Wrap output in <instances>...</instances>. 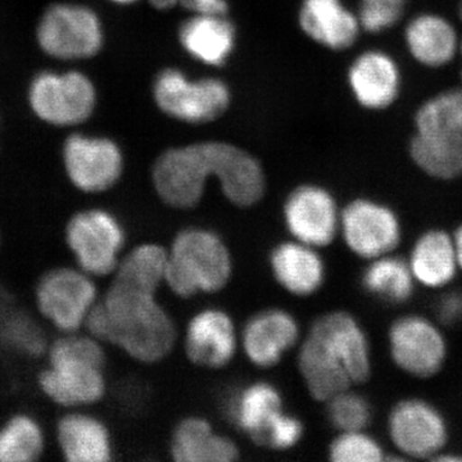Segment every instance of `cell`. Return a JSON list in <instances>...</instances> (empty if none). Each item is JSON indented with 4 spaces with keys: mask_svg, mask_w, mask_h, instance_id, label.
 Segmentation results:
<instances>
[{
    "mask_svg": "<svg viewBox=\"0 0 462 462\" xmlns=\"http://www.w3.org/2000/svg\"><path fill=\"white\" fill-rule=\"evenodd\" d=\"M458 14H460V18L462 20V0H461V3H460V7H458Z\"/></svg>",
    "mask_w": 462,
    "mask_h": 462,
    "instance_id": "cell-40",
    "label": "cell"
},
{
    "mask_svg": "<svg viewBox=\"0 0 462 462\" xmlns=\"http://www.w3.org/2000/svg\"><path fill=\"white\" fill-rule=\"evenodd\" d=\"M407 50L422 66L439 69L448 65L461 51L455 26L438 14H419L404 29Z\"/></svg>",
    "mask_w": 462,
    "mask_h": 462,
    "instance_id": "cell-22",
    "label": "cell"
},
{
    "mask_svg": "<svg viewBox=\"0 0 462 462\" xmlns=\"http://www.w3.org/2000/svg\"><path fill=\"white\" fill-rule=\"evenodd\" d=\"M327 402L329 421L337 430H365L372 421L373 411L369 401L349 389L331 397Z\"/></svg>",
    "mask_w": 462,
    "mask_h": 462,
    "instance_id": "cell-31",
    "label": "cell"
},
{
    "mask_svg": "<svg viewBox=\"0 0 462 462\" xmlns=\"http://www.w3.org/2000/svg\"><path fill=\"white\" fill-rule=\"evenodd\" d=\"M63 239L79 269L94 279L103 278L117 269L125 231L111 212L87 208L69 216Z\"/></svg>",
    "mask_w": 462,
    "mask_h": 462,
    "instance_id": "cell-8",
    "label": "cell"
},
{
    "mask_svg": "<svg viewBox=\"0 0 462 462\" xmlns=\"http://www.w3.org/2000/svg\"><path fill=\"white\" fill-rule=\"evenodd\" d=\"M182 48L194 60L209 66H221L233 53L236 27L225 14H196L179 30Z\"/></svg>",
    "mask_w": 462,
    "mask_h": 462,
    "instance_id": "cell-23",
    "label": "cell"
},
{
    "mask_svg": "<svg viewBox=\"0 0 462 462\" xmlns=\"http://www.w3.org/2000/svg\"><path fill=\"white\" fill-rule=\"evenodd\" d=\"M392 360L416 378H430L442 370L447 343L439 328L420 315L397 319L389 329Z\"/></svg>",
    "mask_w": 462,
    "mask_h": 462,
    "instance_id": "cell-13",
    "label": "cell"
},
{
    "mask_svg": "<svg viewBox=\"0 0 462 462\" xmlns=\"http://www.w3.org/2000/svg\"><path fill=\"white\" fill-rule=\"evenodd\" d=\"M284 218L291 236L311 247L330 245L340 224L336 200L318 185H302L291 193L285 202Z\"/></svg>",
    "mask_w": 462,
    "mask_h": 462,
    "instance_id": "cell-16",
    "label": "cell"
},
{
    "mask_svg": "<svg viewBox=\"0 0 462 462\" xmlns=\"http://www.w3.org/2000/svg\"><path fill=\"white\" fill-rule=\"evenodd\" d=\"M171 454L179 462H231L239 451L229 438L216 434L205 419L188 418L173 431Z\"/></svg>",
    "mask_w": 462,
    "mask_h": 462,
    "instance_id": "cell-26",
    "label": "cell"
},
{
    "mask_svg": "<svg viewBox=\"0 0 462 462\" xmlns=\"http://www.w3.org/2000/svg\"><path fill=\"white\" fill-rule=\"evenodd\" d=\"M454 238L456 257H457L458 269L462 270V224L455 231Z\"/></svg>",
    "mask_w": 462,
    "mask_h": 462,
    "instance_id": "cell-37",
    "label": "cell"
},
{
    "mask_svg": "<svg viewBox=\"0 0 462 462\" xmlns=\"http://www.w3.org/2000/svg\"><path fill=\"white\" fill-rule=\"evenodd\" d=\"M27 98L32 114L42 123L75 126L93 115L97 90L83 72L42 71L33 76Z\"/></svg>",
    "mask_w": 462,
    "mask_h": 462,
    "instance_id": "cell-10",
    "label": "cell"
},
{
    "mask_svg": "<svg viewBox=\"0 0 462 462\" xmlns=\"http://www.w3.org/2000/svg\"><path fill=\"white\" fill-rule=\"evenodd\" d=\"M302 434V422L293 418V416L284 415L282 411L264 431L261 445L269 446L275 449L291 448L297 442H300Z\"/></svg>",
    "mask_w": 462,
    "mask_h": 462,
    "instance_id": "cell-34",
    "label": "cell"
},
{
    "mask_svg": "<svg viewBox=\"0 0 462 462\" xmlns=\"http://www.w3.org/2000/svg\"><path fill=\"white\" fill-rule=\"evenodd\" d=\"M62 158L67 179L83 193L107 191L123 175V152L108 138L74 134L63 144Z\"/></svg>",
    "mask_w": 462,
    "mask_h": 462,
    "instance_id": "cell-12",
    "label": "cell"
},
{
    "mask_svg": "<svg viewBox=\"0 0 462 462\" xmlns=\"http://www.w3.org/2000/svg\"><path fill=\"white\" fill-rule=\"evenodd\" d=\"M415 282L409 263L392 254L374 258L363 273L365 291L387 305L407 302L412 297Z\"/></svg>",
    "mask_w": 462,
    "mask_h": 462,
    "instance_id": "cell-29",
    "label": "cell"
},
{
    "mask_svg": "<svg viewBox=\"0 0 462 462\" xmlns=\"http://www.w3.org/2000/svg\"><path fill=\"white\" fill-rule=\"evenodd\" d=\"M298 367L310 394L318 401H329L367 382L372 351L360 322L345 311L319 318L300 346Z\"/></svg>",
    "mask_w": 462,
    "mask_h": 462,
    "instance_id": "cell-3",
    "label": "cell"
},
{
    "mask_svg": "<svg viewBox=\"0 0 462 462\" xmlns=\"http://www.w3.org/2000/svg\"><path fill=\"white\" fill-rule=\"evenodd\" d=\"M410 154L416 166L431 178H461L462 88L442 91L419 108Z\"/></svg>",
    "mask_w": 462,
    "mask_h": 462,
    "instance_id": "cell-5",
    "label": "cell"
},
{
    "mask_svg": "<svg viewBox=\"0 0 462 462\" xmlns=\"http://www.w3.org/2000/svg\"><path fill=\"white\" fill-rule=\"evenodd\" d=\"M339 226L348 248L367 260L391 254L402 239L396 212L373 199H356L346 205Z\"/></svg>",
    "mask_w": 462,
    "mask_h": 462,
    "instance_id": "cell-14",
    "label": "cell"
},
{
    "mask_svg": "<svg viewBox=\"0 0 462 462\" xmlns=\"http://www.w3.org/2000/svg\"><path fill=\"white\" fill-rule=\"evenodd\" d=\"M48 443L47 430L32 412L12 413L0 424V462L42 460Z\"/></svg>",
    "mask_w": 462,
    "mask_h": 462,
    "instance_id": "cell-28",
    "label": "cell"
},
{
    "mask_svg": "<svg viewBox=\"0 0 462 462\" xmlns=\"http://www.w3.org/2000/svg\"><path fill=\"white\" fill-rule=\"evenodd\" d=\"M461 80H462V72H461Z\"/></svg>",
    "mask_w": 462,
    "mask_h": 462,
    "instance_id": "cell-42",
    "label": "cell"
},
{
    "mask_svg": "<svg viewBox=\"0 0 462 462\" xmlns=\"http://www.w3.org/2000/svg\"><path fill=\"white\" fill-rule=\"evenodd\" d=\"M156 105L163 114L189 124L214 121L227 111L229 87L218 79L189 80L176 69H165L153 84Z\"/></svg>",
    "mask_w": 462,
    "mask_h": 462,
    "instance_id": "cell-11",
    "label": "cell"
},
{
    "mask_svg": "<svg viewBox=\"0 0 462 462\" xmlns=\"http://www.w3.org/2000/svg\"><path fill=\"white\" fill-rule=\"evenodd\" d=\"M105 343L85 330L57 334L48 343L36 387L45 400L62 410L87 409L107 391Z\"/></svg>",
    "mask_w": 462,
    "mask_h": 462,
    "instance_id": "cell-4",
    "label": "cell"
},
{
    "mask_svg": "<svg viewBox=\"0 0 462 462\" xmlns=\"http://www.w3.org/2000/svg\"><path fill=\"white\" fill-rule=\"evenodd\" d=\"M209 178L217 179L225 197L240 207L257 203L266 187L256 158L229 143L202 142L171 148L153 166L158 196L175 208L199 205Z\"/></svg>",
    "mask_w": 462,
    "mask_h": 462,
    "instance_id": "cell-1",
    "label": "cell"
},
{
    "mask_svg": "<svg viewBox=\"0 0 462 462\" xmlns=\"http://www.w3.org/2000/svg\"><path fill=\"white\" fill-rule=\"evenodd\" d=\"M270 263L279 284L296 296H310L324 282V263L311 245L305 243L287 242L276 245Z\"/></svg>",
    "mask_w": 462,
    "mask_h": 462,
    "instance_id": "cell-24",
    "label": "cell"
},
{
    "mask_svg": "<svg viewBox=\"0 0 462 462\" xmlns=\"http://www.w3.org/2000/svg\"><path fill=\"white\" fill-rule=\"evenodd\" d=\"M99 300L93 276L74 266L50 267L32 289L35 314L57 334L85 330L88 318Z\"/></svg>",
    "mask_w": 462,
    "mask_h": 462,
    "instance_id": "cell-7",
    "label": "cell"
},
{
    "mask_svg": "<svg viewBox=\"0 0 462 462\" xmlns=\"http://www.w3.org/2000/svg\"><path fill=\"white\" fill-rule=\"evenodd\" d=\"M179 5L194 14H226L229 9L226 0H179Z\"/></svg>",
    "mask_w": 462,
    "mask_h": 462,
    "instance_id": "cell-36",
    "label": "cell"
},
{
    "mask_svg": "<svg viewBox=\"0 0 462 462\" xmlns=\"http://www.w3.org/2000/svg\"><path fill=\"white\" fill-rule=\"evenodd\" d=\"M461 51H462V41H461Z\"/></svg>",
    "mask_w": 462,
    "mask_h": 462,
    "instance_id": "cell-41",
    "label": "cell"
},
{
    "mask_svg": "<svg viewBox=\"0 0 462 462\" xmlns=\"http://www.w3.org/2000/svg\"><path fill=\"white\" fill-rule=\"evenodd\" d=\"M300 26L310 39L331 51L351 48L361 30L357 14L342 0H302Z\"/></svg>",
    "mask_w": 462,
    "mask_h": 462,
    "instance_id": "cell-21",
    "label": "cell"
},
{
    "mask_svg": "<svg viewBox=\"0 0 462 462\" xmlns=\"http://www.w3.org/2000/svg\"><path fill=\"white\" fill-rule=\"evenodd\" d=\"M437 315L447 325L462 321V291H446L437 302Z\"/></svg>",
    "mask_w": 462,
    "mask_h": 462,
    "instance_id": "cell-35",
    "label": "cell"
},
{
    "mask_svg": "<svg viewBox=\"0 0 462 462\" xmlns=\"http://www.w3.org/2000/svg\"><path fill=\"white\" fill-rule=\"evenodd\" d=\"M236 349V328L220 310H205L188 325L185 351L191 363L217 369L230 363Z\"/></svg>",
    "mask_w": 462,
    "mask_h": 462,
    "instance_id": "cell-19",
    "label": "cell"
},
{
    "mask_svg": "<svg viewBox=\"0 0 462 462\" xmlns=\"http://www.w3.org/2000/svg\"><path fill=\"white\" fill-rule=\"evenodd\" d=\"M388 431L398 451L412 458L436 457L448 440V428L442 413L420 398H409L393 407Z\"/></svg>",
    "mask_w": 462,
    "mask_h": 462,
    "instance_id": "cell-15",
    "label": "cell"
},
{
    "mask_svg": "<svg viewBox=\"0 0 462 462\" xmlns=\"http://www.w3.org/2000/svg\"><path fill=\"white\" fill-rule=\"evenodd\" d=\"M409 264L415 281L424 287H447L458 270L454 238L443 230L427 231L413 245Z\"/></svg>",
    "mask_w": 462,
    "mask_h": 462,
    "instance_id": "cell-25",
    "label": "cell"
},
{
    "mask_svg": "<svg viewBox=\"0 0 462 462\" xmlns=\"http://www.w3.org/2000/svg\"><path fill=\"white\" fill-rule=\"evenodd\" d=\"M334 462H375L384 460V449L364 430L342 431L330 445Z\"/></svg>",
    "mask_w": 462,
    "mask_h": 462,
    "instance_id": "cell-32",
    "label": "cell"
},
{
    "mask_svg": "<svg viewBox=\"0 0 462 462\" xmlns=\"http://www.w3.org/2000/svg\"><path fill=\"white\" fill-rule=\"evenodd\" d=\"M54 442L63 460L108 462L112 460V439L108 428L84 409L65 410L57 419Z\"/></svg>",
    "mask_w": 462,
    "mask_h": 462,
    "instance_id": "cell-17",
    "label": "cell"
},
{
    "mask_svg": "<svg viewBox=\"0 0 462 462\" xmlns=\"http://www.w3.org/2000/svg\"><path fill=\"white\" fill-rule=\"evenodd\" d=\"M36 42L56 60H89L102 51L105 32L93 9L76 3H53L39 20Z\"/></svg>",
    "mask_w": 462,
    "mask_h": 462,
    "instance_id": "cell-9",
    "label": "cell"
},
{
    "mask_svg": "<svg viewBox=\"0 0 462 462\" xmlns=\"http://www.w3.org/2000/svg\"><path fill=\"white\" fill-rule=\"evenodd\" d=\"M231 267L229 249L217 234L189 227L176 236L167 252L165 281L180 297L215 293L229 282Z\"/></svg>",
    "mask_w": 462,
    "mask_h": 462,
    "instance_id": "cell-6",
    "label": "cell"
},
{
    "mask_svg": "<svg viewBox=\"0 0 462 462\" xmlns=\"http://www.w3.org/2000/svg\"><path fill=\"white\" fill-rule=\"evenodd\" d=\"M42 325L38 316L32 319L14 307H0V342L17 354L29 357L44 356L50 340Z\"/></svg>",
    "mask_w": 462,
    "mask_h": 462,
    "instance_id": "cell-30",
    "label": "cell"
},
{
    "mask_svg": "<svg viewBox=\"0 0 462 462\" xmlns=\"http://www.w3.org/2000/svg\"><path fill=\"white\" fill-rule=\"evenodd\" d=\"M407 0H360L358 21L367 32H382L397 25Z\"/></svg>",
    "mask_w": 462,
    "mask_h": 462,
    "instance_id": "cell-33",
    "label": "cell"
},
{
    "mask_svg": "<svg viewBox=\"0 0 462 462\" xmlns=\"http://www.w3.org/2000/svg\"><path fill=\"white\" fill-rule=\"evenodd\" d=\"M300 328L293 316L282 310L260 312L243 331V346L249 360L260 367L273 366L296 345Z\"/></svg>",
    "mask_w": 462,
    "mask_h": 462,
    "instance_id": "cell-20",
    "label": "cell"
},
{
    "mask_svg": "<svg viewBox=\"0 0 462 462\" xmlns=\"http://www.w3.org/2000/svg\"><path fill=\"white\" fill-rule=\"evenodd\" d=\"M156 293L154 289L114 276L88 318L85 330L142 363L162 360L171 352L176 330Z\"/></svg>",
    "mask_w": 462,
    "mask_h": 462,
    "instance_id": "cell-2",
    "label": "cell"
},
{
    "mask_svg": "<svg viewBox=\"0 0 462 462\" xmlns=\"http://www.w3.org/2000/svg\"><path fill=\"white\" fill-rule=\"evenodd\" d=\"M149 3H151L152 7L160 9V11H166V9L179 5V0H149Z\"/></svg>",
    "mask_w": 462,
    "mask_h": 462,
    "instance_id": "cell-38",
    "label": "cell"
},
{
    "mask_svg": "<svg viewBox=\"0 0 462 462\" xmlns=\"http://www.w3.org/2000/svg\"><path fill=\"white\" fill-rule=\"evenodd\" d=\"M111 2L117 3V5H132V3L138 2V0H111Z\"/></svg>",
    "mask_w": 462,
    "mask_h": 462,
    "instance_id": "cell-39",
    "label": "cell"
},
{
    "mask_svg": "<svg viewBox=\"0 0 462 462\" xmlns=\"http://www.w3.org/2000/svg\"><path fill=\"white\" fill-rule=\"evenodd\" d=\"M282 397L273 385L260 382L234 394L229 402V415L236 425L261 445L264 431L282 412Z\"/></svg>",
    "mask_w": 462,
    "mask_h": 462,
    "instance_id": "cell-27",
    "label": "cell"
},
{
    "mask_svg": "<svg viewBox=\"0 0 462 462\" xmlns=\"http://www.w3.org/2000/svg\"><path fill=\"white\" fill-rule=\"evenodd\" d=\"M348 83L358 105L376 111L384 109L393 105L400 94V67L385 51H366L352 63Z\"/></svg>",
    "mask_w": 462,
    "mask_h": 462,
    "instance_id": "cell-18",
    "label": "cell"
}]
</instances>
